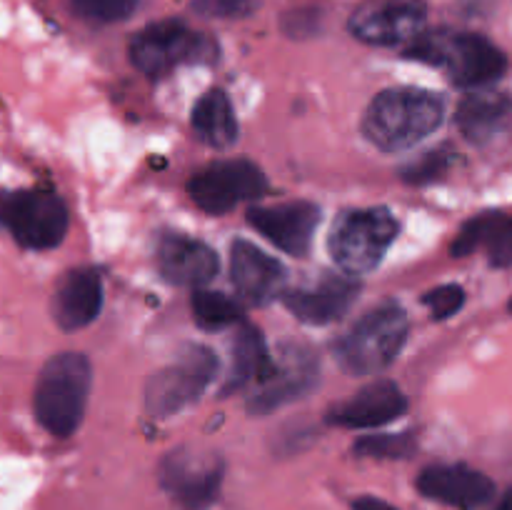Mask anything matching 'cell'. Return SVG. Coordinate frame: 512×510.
<instances>
[{
  "instance_id": "1",
  "label": "cell",
  "mask_w": 512,
  "mask_h": 510,
  "mask_svg": "<svg viewBox=\"0 0 512 510\" xmlns=\"http://www.w3.org/2000/svg\"><path fill=\"white\" fill-rule=\"evenodd\" d=\"M445 120L440 93L413 85L388 88L373 98L363 115L365 140L385 153H403L435 133Z\"/></svg>"
},
{
  "instance_id": "2",
  "label": "cell",
  "mask_w": 512,
  "mask_h": 510,
  "mask_svg": "<svg viewBox=\"0 0 512 510\" xmlns=\"http://www.w3.org/2000/svg\"><path fill=\"white\" fill-rule=\"evenodd\" d=\"M403 55L418 63L440 68L460 88H485L503 78L508 58L503 50L478 33L460 30H423Z\"/></svg>"
},
{
  "instance_id": "3",
  "label": "cell",
  "mask_w": 512,
  "mask_h": 510,
  "mask_svg": "<svg viewBox=\"0 0 512 510\" xmlns=\"http://www.w3.org/2000/svg\"><path fill=\"white\" fill-rule=\"evenodd\" d=\"M93 388V365L88 355L58 353L40 368L33 390V413L40 428L55 438H70L83 423Z\"/></svg>"
},
{
  "instance_id": "4",
  "label": "cell",
  "mask_w": 512,
  "mask_h": 510,
  "mask_svg": "<svg viewBox=\"0 0 512 510\" xmlns=\"http://www.w3.org/2000/svg\"><path fill=\"white\" fill-rule=\"evenodd\" d=\"M408 333L410 323L403 305L385 300L350 325L348 333L335 343V360L355 378L378 375L398 360Z\"/></svg>"
},
{
  "instance_id": "5",
  "label": "cell",
  "mask_w": 512,
  "mask_h": 510,
  "mask_svg": "<svg viewBox=\"0 0 512 510\" xmlns=\"http://www.w3.org/2000/svg\"><path fill=\"white\" fill-rule=\"evenodd\" d=\"M400 233L388 208H353L335 218L328 235L330 258L343 273L365 275L378 268Z\"/></svg>"
},
{
  "instance_id": "6",
  "label": "cell",
  "mask_w": 512,
  "mask_h": 510,
  "mask_svg": "<svg viewBox=\"0 0 512 510\" xmlns=\"http://www.w3.org/2000/svg\"><path fill=\"white\" fill-rule=\"evenodd\" d=\"M218 43L183 20L150 23L130 40V63L148 78H163L178 65H210L218 60Z\"/></svg>"
},
{
  "instance_id": "7",
  "label": "cell",
  "mask_w": 512,
  "mask_h": 510,
  "mask_svg": "<svg viewBox=\"0 0 512 510\" xmlns=\"http://www.w3.org/2000/svg\"><path fill=\"white\" fill-rule=\"evenodd\" d=\"M68 205L45 188H18L0 193V228L25 250H53L68 233Z\"/></svg>"
},
{
  "instance_id": "8",
  "label": "cell",
  "mask_w": 512,
  "mask_h": 510,
  "mask_svg": "<svg viewBox=\"0 0 512 510\" xmlns=\"http://www.w3.org/2000/svg\"><path fill=\"white\" fill-rule=\"evenodd\" d=\"M218 373V355L198 343L185 345L168 368L150 375L145 385V410L153 418H173L198 403Z\"/></svg>"
},
{
  "instance_id": "9",
  "label": "cell",
  "mask_w": 512,
  "mask_h": 510,
  "mask_svg": "<svg viewBox=\"0 0 512 510\" xmlns=\"http://www.w3.org/2000/svg\"><path fill=\"white\" fill-rule=\"evenodd\" d=\"M158 478L165 493L183 510H208L223 488L225 463L210 450L178 448L165 455Z\"/></svg>"
},
{
  "instance_id": "10",
  "label": "cell",
  "mask_w": 512,
  "mask_h": 510,
  "mask_svg": "<svg viewBox=\"0 0 512 510\" xmlns=\"http://www.w3.org/2000/svg\"><path fill=\"white\" fill-rule=\"evenodd\" d=\"M268 190L263 170L250 160H218L198 170L188 183V195L200 210L225 215L245 200H258Z\"/></svg>"
},
{
  "instance_id": "11",
  "label": "cell",
  "mask_w": 512,
  "mask_h": 510,
  "mask_svg": "<svg viewBox=\"0 0 512 510\" xmlns=\"http://www.w3.org/2000/svg\"><path fill=\"white\" fill-rule=\"evenodd\" d=\"M320 380L318 355L298 343H285L273 355V368L263 383L255 385L248 400L253 415H268L305 398Z\"/></svg>"
},
{
  "instance_id": "12",
  "label": "cell",
  "mask_w": 512,
  "mask_h": 510,
  "mask_svg": "<svg viewBox=\"0 0 512 510\" xmlns=\"http://www.w3.org/2000/svg\"><path fill=\"white\" fill-rule=\"evenodd\" d=\"M423 0H368L348 20L350 33L378 48H405L425 30Z\"/></svg>"
},
{
  "instance_id": "13",
  "label": "cell",
  "mask_w": 512,
  "mask_h": 510,
  "mask_svg": "<svg viewBox=\"0 0 512 510\" xmlns=\"http://www.w3.org/2000/svg\"><path fill=\"white\" fill-rule=\"evenodd\" d=\"M248 223L278 250L303 258L313 245L315 228L320 223V208L308 200L253 205L248 210Z\"/></svg>"
},
{
  "instance_id": "14",
  "label": "cell",
  "mask_w": 512,
  "mask_h": 510,
  "mask_svg": "<svg viewBox=\"0 0 512 510\" xmlns=\"http://www.w3.org/2000/svg\"><path fill=\"white\" fill-rule=\"evenodd\" d=\"M415 488L435 503L455 510H478L495 495V483L470 465H428L418 475Z\"/></svg>"
},
{
  "instance_id": "15",
  "label": "cell",
  "mask_w": 512,
  "mask_h": 510,
  "mask_svg": "<svg viewBox=\"0 0 512 510\" xmlns=\"http://www.w3.org/2000/svg\"><path fill=\"white\" fill-rule=\"evenodd\" d=\"M405 410H408V398L398 388V383H393V380H373L365 388H360L358 393H353V398L333 405L328 410V423L348 430L380 428V425L403 418Z\"/></svg>"
},
{
  "instance_id": "16",
  "label": "cell",
  "mask_w": 512,
  "mask_h": 510,
  "mask_svg": "<svg viewBox=\"0 0 512 510\" xmlns=\"http://www.w3.org/2000/svg\"><path fill=\"white\" fill-rule=\"evenodd\" d=\"M285 278L288 270L283 263L270 258L250 240H235L230 245V280L245 303L265 305L275 300L283 293Z\"/></svg>"
},
{
  "instance_id": "17",
  "label": "cell",
  "mask_w": 512,
  "mask_h": 510,
  "mask_svg": "<svg viewBox=\"0 0 512 510\" xmlns=\"http://www.w3.org/2000/svg\"><path fill=\"white\" fill-rule=\"evenodd\" d=\"M360 283L350 275H325L308 288H295L283 295L290 313L308 325H330L343 318L358 300Z\"/></svg>"
},
{
  "instance_id": "18",
  "label": "cell",
  "mask_w": 512,
  "mask_h": 510,
  "mask_svg": "<svg viewBox=\"0 0 512 510\" xmlns=\"http://www.w3.org/2000/svg\"><path fill=\"white\" fill-rule=\"evenodd\" d=\"M53 320L63 330L88 328L103 310V275L98 268H70L53 293Z\"/></svg>"
},
{
  "instance_id": "19",
  "label": "cell",
  "mask_w": 512,
  "mask_h": 510,
  "mask_svg": "<svg viewBox=\"0 0 512 510\" xmlns=\"http://www.w3.org/2000/svg\"><path fill=\"white\" fill-rule=\"evenodd\" d=\"M158 268L168 283L203 288L218 275V253L203 240L168 233L158 243Z\"/></svg>"
},
{
  "instance_id": "20",
  "label": "cell",
  "mask_w": 512,
  "mask_h": 510,
  "mask_svg": "<svg viewBox=\"0 0 512 510\" xmlns=\"http://www.w3.org/2000/svg\"><path fill=\"white\" fill-rule=\"evenodd\" d=\"M270 368H273V355H270L263 333L255 325H240L230 343V365L223 383V395L263 383Z\"/></svg>"
},
{
  "instance_id": "21",
  "label": "cell",
  "mask_w": 512,
  "mask_h": 510,
  "mask_svg": "<svg viewBox=\"0 0 512 510\" xmlns=\"http://www.w3.org/2000/svg\"><path fill=\"white\" fill-rule=\"evenodd\" d=\"M195 135L200 143L210 145L215 150L233 148L238 143L240 125L235 118L233 103L223 90L213 88L193 105V115H190Z\"/></svg>"
},
{
  "instance_id": "22",
  "label": "cell",
  "mask_w": 512,
  "mask_h": 510,
  "mask_svg": "<svg viewBox=\"0 0 512 510\" xmlns=\"http://www.w3.org/2000/svg\"><path fill=\"white\" fill-rule=\"evenodd\" d=\"M512 113V100L500 93H475L460 103L455 123L470 143H488Z\"/></svg>"
},
{
  "instance_id": "23",
  "label": "cell",
  "mask_w": 512,
  "mask_h": 510,
  "mask_svg": "<svg viewBox=\"0 0 512 510\" xmlns=\"http://www.w3.org/2000/svg\"><path fill=\"white\" fill-rule=\"evenodd\" d=\"M193 315L195 323L205 330H223L240 323L243 308L230 295L215 293V290H195L193 293Z\"/></svg>"
},
{
  "instance_id": "24",
  "label": "cell",
  "mask_w": 512,
  "mask_h": 510,
  "mask_svg": "<svg viewBox=\"0 0 512 510\" xmlns=\"http://www.w3.org/2000/svg\"><path fill=\"white\" fill-rule=\"evenodd\" d=\"M503 220L505 215L498 213V210H488V213H480L475 218H470L458 230V235H455L453 245H450V255L453 258H468V255H473L483 245H490V240L495 238Z\"/></svg>"
},
{
  "instance_id": "25",
  "label": "cell",
  "mask_w": 512,
  "mask_h": 510,
  "mask_svg": "<svg viewBox=\"0 0 512 510\" xmlns=\"http://www.w3.org/2000/svg\"><path fill=\"white\" fill-rule=\"evenodd\" d=\"M355 453L360 458L378 460H408L418 450V440L413 433H385V435H365L355 443Z\"/></svg>"
},
{
  "instance_id": "26",
  "label": "cell",
  "mask_w": 512,
  "mask_h": 510,
  "mask_svg": "<svg viewBox=\"0 0 512 510\" xmlns=\"http://www.w3.org/2000/svg\"><path fill=\"white\" fill-rule=\"evenodd\" d=\"M453 160H455V153L448 148V145H443V148L430 150V153H425L423 158L405 165V168L400 170V178H403L408 185L438 183V180H443L445 175H448Z\"/></svg>"
},
{
  "instance_id": "27",
  "label": "cell",
  "mask_w": 512,
  "mask_h": 510,
  "mask_svg": "<svg viewBox=\"0 0 512 510\" xmlns=\"http://www.w3.org/2000/svg\"><path fill=\"white\" fill-rule=\"evenodd\" d=\"M70 8L90 23H118L135 13L138 0H70Z\"/></svg>"
},
{
  "instance_id": "28",
  "label": "cell",
  "mask_w": 512,
  "mask_h": 510,
  "mask_svg": "<svg viewBox=\"0 0 512 510\" xmlns=\"http://www.w3.org/2000/svg\"><path fill=\"white\" fill-rule=\"evenodd\" d=\"M423 305L430 310V315H433L435 320L453 318V315L465 305L463 285L458 283L438 285V288L428 290V293L423 295Z\"/></svg>"
},
{
  "instance_id": "29",
  "label": "cell",
  "mask_w": 512,
  "mask_h": 510,
  "mask_svg": "<svg viewBox=\"0 0 512 510\" xmlns=\"http://www.w3.org/2000/svg\"><path fill=\"white\" fill-rule=\"evenodd\" d=\"M258 8V0H193L195 13L213 20L250 18Z\"/></svg>"
},
{
  "instance_id": "30",
  "label": "cell",
  "mask_w": 512,
  "mask_h": 510,
  "mask_svg": "<svg viewBox=\"0 0 512 510\" xmlns=\"http://www.w3.org/2000/svg\"><path fill=\"white\" fill-rule=\"evenodd\" d=\"M320 20H323V13L318 8H295L285 13L283 30L290 38H310L320 30Z\"/></svg>"
},
{
  "instance_id": "31",
  "label": "cell",
  "mask_w": 512,
  "mask_h": 510,
  "mask_svg": "<svg viewBox=\"0 0 512 510\" xmlns=\"http://www.w3.org/2000/svg\"><path fill=\"white\" fill-rule=\"evenodd\" d=\"M488 255L495 268H508V265H512V218H505L495 238L490 240Z\"/></svg>"
},
{
  "instance_id": "32",
  "label": "cell",
  "mask_w": 512,
  "mask_h": 510,
  "mask_svg": "<svg viewBox=\"0 0 512 510\" xmlns=\"http://www.w3.org/2000/svg\"><path fill=\"white\" fill-rule=\"evenodd\" d=\"M353 510H400L393 503L383 498H375V495H363V498L353 500Z\"/></svg>"
},
{
  "instance_id": "33",
  "label": "cell",
  "mask_w": 512,
  "mask_h": 510,
  "mask_svg": "<svg viewBox=\"0 0 512 510\" xmlns=\"http://www.w3.org/2000/svg\"><path fill=\"white\" fill-rule=\"evenodd\" d=\"M495 510H512V488L503 495V498H500L498 508H495Z\"/></svg>"
},
{
  "instance_id": "34",
  "label": "cell",
  "mask_w": 512,
  "mask_h": 510,
  "mask_svg": "<svg viewBox=\"0 0 512 510\" xmlns=\"http://www.w3.org/2000/svg\"><path fill=\"white\" fill-rule=\"evenodd\" d=\"M508 308H510V313H512V298H510V305H508Z\"/></svg>"
}]
</instances>
